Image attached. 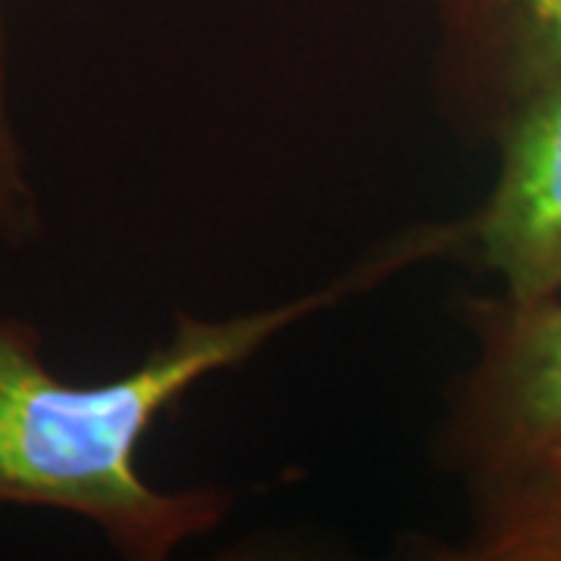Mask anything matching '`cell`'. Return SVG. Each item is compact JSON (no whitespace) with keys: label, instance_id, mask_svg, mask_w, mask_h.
<instances>
[{"label":"cell","instance_id":"1","mask_svg":"<svg viewBox=\"0 0 561 561\" xmlns=\"http://www.w3.org/2000/svg\"><path fill=\"white\" fill-rule=\"evenodd\" d=\"M465 247L468 219L427 221L300 297L225 319L181 312L172 337L113 381H66L41 356L38 328L0 316V505L76 515L122 559H172L228 518L231 496L219 486L165 490L140 474V443L162 412L294 324Z\"/></svg>","mask_w":561,"mask_h":561},{"label":"cell","instance_id":"7","mask_svg":"<svg viewBox=\"0 0 561 561\" xmlns=\"http://www.w3.org/2000/svg\"><path fill=\"white\" fill-rule=\"evenodd\" d=\"M552 461H561V456H559V459H552Z\"/></svg>","mask_w":561,"mask_h":561},{"label":"cell","instance_id":"5","mask_svg":"<svg viewBox=\"0 0 561 561\" xmlns=\"http://www.w3.org/2000/svg\"><path fill=\"white\" fill-rule=\"evenodd\" d=\"M461 561H561V461L471 490Z\"/></svg>","mask_w":561,"mask_h":561},{"label":"cell","instance_id":"4","mask_svg":"<svg viewBox=\"0 0 561 561\" xmlns=\"http://www.w3.org/2000/svg\"><path fill=\"white\" fill-rule=\"evenodd\" d=\"M496 150V181L468 216V250L500 280L502 297H561V79L508 122Z\"/></svg>","mask_w":561,"mask_h":561},{"label":"cell","instance_id":"6","mask_svg":"<svg viewBox=\"0 0 561 561\" xmlns=\"http://www.w3.org/2000/svg\"><path fill=\"white\" fill-rule=\"evenodd\" d=\"M38 201H35V191L28 181L16 122L10 116L7 38H3V16H0V234L7 241L22 243L38 231Z\"/></svg>","mask_w":561,"mask_h":561},{"label":"cell","instance_id":"3","mask_svg":"<svg viewBox=\"0 0 561 561\" xmlns=\"http://www.w3.org/2000/svg\"><path fill=\"white\" fill-rule=\"evenodd\" d=\"M427 10L443 119L465 140L496 144L561 79V0H427Z\"/></svg>","mask_w":561,"mask_h":561},{"label":"cell","instance_id":"2","mask_svg":"<svg viewBox=\"0 0 561 561\" xmlns=\"http://www.w3.org/2000/svg\"><path fill=\"white\" fill-rule=\"evenodd\" d=\"M465 328L474 356L446 393L437 456L474 490L561 456V297H471Z\"/></svg>","mask_w":561,"mask_h":561}]
</instances>
